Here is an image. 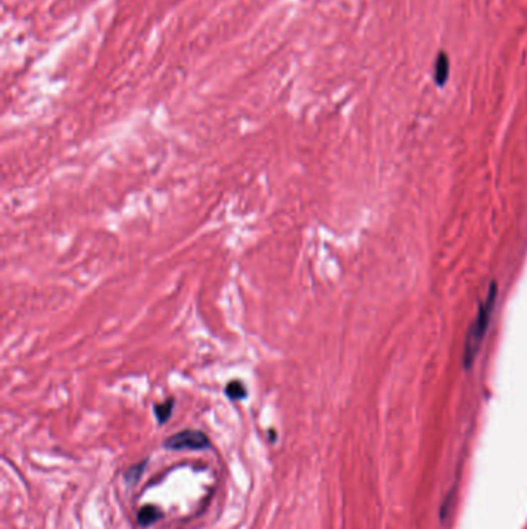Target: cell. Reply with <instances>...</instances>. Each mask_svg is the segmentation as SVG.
<instances>
[{"label":"cell","instance_id":"cell-2","mask_svg":"<svg viewBox=\"0 0 527 529\" xmlns=\"http://www.w3.org/2000/svg\"><path fill=\"white\" fill-rule=\"evenodd\" d=\"M164 447L170 451H202L210 447V440L201 430H181L164 441Z\"/></svg>","mask_w":527,"mask_h":529},{"label":"cell","instance_id":"cell-1","mask_svg":"<svg viewBox=\"0 0 527 529\" xmlns=\"http://www.w3.org/2000/svg\"><path fill=\"white\" fill-rule=\"evenodd\" d=\"M495 299H496V287L492 285V288L487 293V297L485 301L481 303L479 311L476 314L475 322L471 323V327L467 333V339H465V345H464V364L465 367H470L473 364V361L476 359L479 347L484 341V336L487 333L489 323L492 319V313H493V306H495Z\"/></svg>","mask_w":527,"mask_h":529},{"label":"cell","instance_id":"cell-5","mask_svg":"<svg viewBox=\"0 0 527 529\" xmlns=\"http://www.w3.org/2000/svg\"><path fill=\"white\" fill-rule=\"evenodd\" d=\"M224 393H226V396L232 401H241L248 396L246 385L243 384L240 379H232V381H229L224 388Z\"/></svg>","mask_w":527,"mask_h":529},{"label":"cell","instance_id":"cell-4","mask_svg":"<svg viewBox=\"0 0 527 529\" xmlns=\"http://www.w3.org/2000/svg\"><path fill=\"white\" fill-rule=\"evenodd\" d=\"M161 517H163V511L156 506L147 505V506L141 508L138 512V523L145 528V526H150L155 522H158Z\"/></svg>","mask_w":527,"mask_h":529},{"label":"cell","instance_id":"cell-7","mask_svg":"<svg viewBox=\"0 0 527 529\" xmlns=\"http://www.w3.org/2000/svg\"><path fill=\"white\" fill-rule=\"evenodd\" d=\"M145 464H147V459L141 461L139 464H134V466H132V467L126 472V475H124V478L127 480V483H136V481L141 478V475H142V472H144Z\"/></svg>","mask_w":527,"mask_h":529},{"label":"cell","instance_id":"cell-6","mask_svg":"<svg viewBox=\"0 0 527 529\" xmlns=\"http://www.w3.org/2000/svg\"><path fill=\"white\" fill-rule=\"evenodd\" d=\"M173 407H175V398H169L164 402H158L153 405V412L159 424H164L169 421V418L172 416L173 412Z\"/></svg>","mask_w":527,"mask_h":529},{"label":"cell","instance_id":"cell-3","mask_svg":"<svg viewBox=\"0 0 527 529\" xmlns=\"http://www.w3.org/2000/svg\"><path fill=\"white\" fill-rule=\"evenodd\" d=\"M449 72H450V62L449 56L445 53H439L435 64V80L439 87H442L449 79Z\"/></svg>","mask_w":527,"mask_h":529}]
</instances>
